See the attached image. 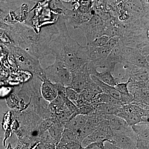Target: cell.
<instances>
[{"mask_svg":"<svg viewBox=\"0 0 149 149\" xmlns=\"http://www.w3.org/2000/svg\"><path fill=\"white\" fill-rule=\"evenodd\" d=\"M56 24L58 33L51 41L50 54L73 73L90 61L87 46L81 45L70 37L63 17H60Z\"/></svg>","mask_w":149,"mask_h":149,"instance_id":"1","label":"cell"},{"mask_svg":"<svg viewBox=\"0 0 149 149\" xmlns=\"http://www.w3.org/2000/svg\"><path fill=\"white\" fill-rule=\"evenodd\" d=\"M58 33L56 23L43 27L38 33L26 25L17 24L11 27L9 33L14 45L40 60L50 54V44Z\"/></svg>","mask_w":149,"mask_h":149,"instance_id":"2","label":"cell"},{"mask_svg":"<svg viewBox=\"0 0 149 149\" xmlns=\"http://www.w3.org/2000/svg\"><path fill=\"white\" fill-rule=\"evenodd\" d=\"M10 49L22 69L34 73L43 81L47 80L44 69L40 64V60L15 45L10 46Z\"/></svg>","mask_w":149,"mask_h":149,"instance_id":"3","label":"cell"},{"mask_svg":"<svg viewBox=\"0 0 149 149\" xmlns=\"http://www.w3.org/2000/svg\"><path fill=\"white\" fill-rule=\"evenodd\" d=\"M119 40V37L115 36L111 37L107 43L102 47L86 45L89 61L93 63L97 69H102L105 60Z\"/></svg>","mask_w":149,"mask_h":149,"instance_id":"4","label":"cell"},{"mask_svg":"<svg viewBox=\"0 0 149 149\" xmlns=\"http://www.w3.org/2000/svg\"><path fill=\"white\" fill-rule=\"evenodd\" d=\"M44 71L47 79L52 83L60 84L65 88L70 85L71 72L61 62L55 60L54 62L45 68Z\"/></svg>","mask_w":149,"mask_h":149,"instance_id":"5","label":"cell"},{"mask_svg":"<svg viewBox=\"0 0 149 149\" xmlns=\"http://www.w3.org/2000/svg\"><path fill=\"white\" fill-rule=\"evenodd\" d=\"M77 29L83 32L87 41L86 45H89L96 39L104 35V22L100 17L94 13L89 21L81 24Z\"/></svg>","mask_w":149,"mask_h":149,"instance_id":"6","label":"cell"},{"mask_svg":"<svg viewBox=\"0 0 149 149\" xmlns=\"http://www.w3.org/2000/svg\"><path fill=\"white\" fill-rule=\"evenodd\" d=\"M112 135V130L107 119L102 121L94 131L83 139L81 142L82 148H84L93 142L109 141Z\"/></svg>","mask_w":149,"mask_h":149,"instance_id":"7","label":"cell"},{"mask_svg":"<svg viewBox=\"0 0 149 149\" xmlns=\"http://www.w3.org/2000/svg\"><path fill=\"white\" fill-rule=\"evenodd\" d=\"M122 63L149 69V60L144 56L140 49L136 48L124 46Z\"/></svg>","mask_w":149,"mask_h":149,"instance_id":"8","label":"cell"},{"mask_svg":"<svg viewBox=\"0 0 149 149\" xmlns=\"http://www.w3.org/2000/svg\"><path fill=\"white\" fill-rule=\"evenodd\" d=\"M88 63H87L77 71L71 73V83L68 88H71L78 93L85 89L88 83L92 80L88 70Z\"/></svg>","mask_w":149,"mask_h":149,"instance_id":"9","label":"cell"},{"mask_svg":"<svg viewBox=\"0 0 149 149\" xmlns=\"http://www.w3.org/2000/svg\"><path fill=\"white\" fill-rule=\"evenodd\" d=\"M136 135H130L112 130V135L108 142L123 149H136Z\"/></svg>","mask_w":149,"mask_h":149,"instance_id":"10","label":"cell"},{"mask_svg":"<svg viewBox=\"0 0 149 149\" xmlns=\"http://www.w3.org/2000/svg\"><path fill=\"white\" fill-rule=\"evenodd\" d=\"M124 46L118 41L105 60L102 68L104 70L109 71L113 74L116 65L122 63Z\"/></svg>","mask_w":149,"mask_h":149,"instance_id":"11","label":"cell"},{"mask_svg":"<svg viewBox=\"0 0 149 149\" xmlns=\"http://www.w3.org/2000/svg\"><path fill=\"white\" fill-rule=\"evenodd\" d=\"M94 13L93 11L88 13H83L77 9L74 10H66L63 18L65 21L74 29H77L81 24L89 21Z\"/></svg>","mask_w":149,"mask_h":149,"instance_id":"12","label":"cell"},{"mask_svg":"<svg viewBox=\"0 0 149 149\" xmlns=\"http://www.w3.org/2000/svg\"><path fill=\"white\" fill-rule=\"evenodd\" d=\"M58 86L59 84L52 83L47 79L44 80L41 87V93L45 100L50 102L53 101L58 94Z\"/></svg>","mask_w":149,"mask_h":149,"instance_id":"13","label":"cell"},{"mask_svg":"<svg viewBox=\"0 0 149 149\" xmlns=\"http://www.w3.org/2000/svg\"><path fill=\"white\" fill-rule=\"evenodd\" d=\"M96 110L104 114L116 115L122 110V105L107 103H93Z\"/></svg>","mask_w":149,"mask_h":149,"instance_id":"14","label":"cell"},{"mask_svg":"<svg viewBox=\"0 0 149 149\" xmlns=\"http://www.w3.org/2000/svg\"><path fill=\"white\" fill-rule=\"evenodd\" d=\"M88 119V115H78L69 120L65 125L64 128L74 132L77 136V132L85 125Z\"/></svg>","mask_w":149,"mask_h":149,"instance_id":"15","label":"cell"},{"mask_svg":"<svg viewBox=\"0 0 149 149\" xmlns=\"http://www.w3.org/2000/svg\"><path fill=\"white\" fill-rule=\"evenodd\" d=\"M131 127L136 133V140L149 141V121L140 122Z\"/></svg>","mask_w":149,"mask_h":149,"instance_id":"16","label":"cell"},{"mask_svg":"<svg viewBox=\"0 0 149 149\" xmlns=\"http://www.w3.org/2000/svg\"><path fill=\"white\" fill-rule=\"evenodd\" d=\"M110 128L111 130L116 131H123L129 127L125 120L116 115H107Z\"/></svg>","mask_w":149,"mask_h":149,"instance_id":"17","label":"cell"},{"mask_svg":"<svg viewBox=\"0 0 149 149\" xmlns=\"http://www.w3.org/2000/svg\"><path fill=\"white\" fill-rule=\"evenodd\" d=\"M91 77L93 81L101 89L102 93L111 95L115 98L120 101L121 95L114 87L103 83L94 75H91Z\"/></svg>","mask_w":149,"mask_h":149,"instance_id":"18","label":"cell"},{"mask_svg":"<svg viewBox=\"0 0 149 149\" xmlns=\"http://www.w3.org/2000/svg\"><path fill=\"white\" fill-rule=\"evenodd\" d=\"M116 116L123 119L131 127L140 122L149 121L148 117L129 114L123 111L122 110Z\"/></svg>","mask_w":149,"mask_h":149,"instance_id":"19","label":"cell"},{"mask_svg":"<svg viewBox=\"0 0 149 149\" xmlns=\"http://www.w3.org/2000/svg\"><path fill=\"white\" fill-rule=\"evenodd\" d=\"M149 110L144 109L133 104L122 105V111L129 114L149 117Z\"/></svg>","mask_w":149,"mask_h":149,"instance_id":"20","label":"cell"},{"mask_svg":"<svg viewBox=\"0 0 149 149\" xmlns=\"http://www.w3.org/2000/svg\"><path fill=\"white\" fill-rule=\"evenodd\" d=\"M97 127V125L88 119L85 125L80 128L77 133V139L80 143L83 139L93 133Z\"/></svg>","mask_w":149,"mask_h":149,"instance_id":"21","label":"cell"},{"mask_svg":"<svg viewBox=\"0 0 149 149\" xmlns=\"http://www.w3.org/2000/svg\"><path fill=\"white\" fill-rule=\"evenodd\" d=\"M93 103H107L122 105L119 100L115 98L111 95L102 93L98 94L94 97Z\"/></svg>","mask_w":149,"mask_h":149,"instance_id":"22","label":"cell"},{"mask_svg":"<svg viewBox=\"0 0 149 149\" xmlns=\"http://www.w3.org/2000/svg\"><path fill=\"white\" fill-rule=\"evenodd\" d=\"M65 92L67 97L73 103L77 108L86 103L81 98L80 93L70 88H65Z\"/></svg>","mask_w":149,"mask_h":149,"instance_id":"23","label":"cell"},{"mask_svg":"<svg viewBox=\"0 0 149 149\" xmlns=\"http://www.w3.org/2000/svg\"><path fill=\"white\" fill-rule=\"evenodd\" d=\"M96 110L93 105V103H86L84 104L77 108V109L73 113L70 118L69 120L78 115H88L95 111Z\"/></svg>","mask_w":149,"mask_h":149,"instance_id":"24","label":"cell"},{"mask_svg":"<svg viewBox=\"0 0 149 149\" xmlns=\"http://www.w3.org/2000/svg\"><path fill=\"white\" fill-rule=\"evenodd\" d=\"M129 83L130 80L128 79V81L125 83H118L114 87L120 93L121 96L129 95H131L128 90V85Z\"/></svg>","mask_w":149,"mask_h":149,"instance_id":"25","label":"cell"},{"mask_svg":"<svg viewBox=\"0 0 149 149\" xmlns=\"http://www.w3.org/2000/svg\"><path fill=\"white\" fill-rule=\"evenodd\" d=\"M111 37L108 35H104L96 39L93 41L90 45L88 46L101 47L104 46L107 43Z\"/></svg>","mask_w":149,"mask_h":149,"instance_id":"26","label":"cell"},{"mask_svg":"<svg viewBox=\"0 0 149 149\" xmlns=\"http://www.w3.org/2000/svg\"><path fill=\"white\" fill-rule=\"evenodd\" d=\"M105 141L93 142L89 144L82 149H104V142Z\"/></svg>","mask_w":149,"mask_h":149,"instance_id":"27","label":"cell"},{"mask_svg":"<svg viewBox=\"0 0 149 149\" xmlns=\"http://www.w3.org/2000/svg\"><path fill=\"white\" fill-rule=\"evenodd\" d=\"M65 106L68 109L69 111L72 114H73L74 112L76 111L77 109V107L76 106L75 104L73 103H72L71 101L69 99L66 97V101L65 102Z\"/></svg>","mask_w":149,"mask_h":149,"instance_id":"28","label":"cell"},{"mask_svg":"<svg viewBox=\"0 0 149 149\" xmlns=\"http://www.w3.org/2000/svg\"><path fill=\"white\" fill-rule=\"evenodd\" d=\"M104 149H123L118 148L108 141L104 142Z\"/></svg>","mask_w":149,"mask_h":149,"instance_id":"29","label":"cell"}]
</instances>
